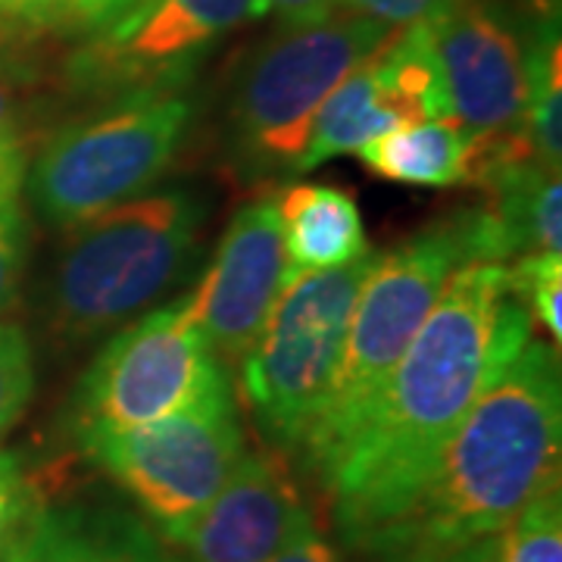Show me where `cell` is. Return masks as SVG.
I'll list each match as a JSON object with an SVG mask.
<instances>
[{"label": "cell", "instance_id": "6da1fadb", "mask_svg": "<svg viewBox=\"0 0 562 562\" xmlns=\"http://www.w3.org/2000/svg\"><path fill=\"white\" fill-rule=\"evenodd\" d=\"M528 341L531 316L503 262H469L450 276L369 419L319 479L347 547L357 550L413 501L484 387Z\"/></svg>", "mask_w": 562, "mask_h": 562}, {"label": "cell", "instance_id": "7a4b0ae2", "mask_svg": "<svg viewBox=\"0 0 562 562\" xmlns=\"http://www.w3.org/2000/svg\"><path fill=\"white\" fill-rule=\"evenodd\" d=\"M560 357L528 341L484 387L413 501L357 550L369 562H441L497 538L560 484Z\"/></svg>", "mask_w": 562, "mask_h": 562}, {"label": "cell", "instance_id": "3957f363", "mask_svg": "<svg viewBox=\"0 0 562 562\" xmlns=\"http://www.w3.org/2000/svg\"><path fill=\"white\" fill-rule=\"evenodd\" d=\"M469 262H487L479 210H460L375 257L350 313L335 382L297 450L316 482L369 419L450 276Z\"/></svg>", "mask_w": 562, "mask_h": 562}, {"label": "cell", "instance_id": "277c9868", "mask_svg": "<svg viewBox=\"0 0 562 562\" xmlns=\"http://www.w3.org/2000/svg\"><path fill=\"white\" fill-rule=\"evenodd\" d=\"M203 222L201 194L172 188L72 225L47 291L54 331L81 344L135 319L191 266Z\"/></svg>", "mask_w": 562, "mask_h": 562}, {"label": "cell", "instance_id": "5b68a950", "mask_svg": "<svg viewBox=\"0 0 562 562\" xmlns=\"http://www.w3.org/2000/svg\"><path fill=\"white\" fill-rule=\"evenodd\" d=\"M375 257L369 247L341 269L291 272L260 338L238 362V394L279 453L297 457L319 416Z\"/></svg>", "mask_w": 562, "mask_h": 562}, {"label": "cell", "instance_id": "8992f818", "mask_svg": "<svg viewBox=\"0 0 562 562\" xmlns=\"http://www.w3.org/2000/svg\"><path fill=\"white\" fill-rule=\"evenodd\" d=\"M176 88L128 91L110 110L47 140L29 172V194L41 216L72 228L160 179L191 125V101Z\"/></svg>", "mask_w": 562, "mask_h": 562}, {"label": "cell", "instance_id": "52a82bcc", "mask_svg": "<svg viewBox=\"0 0 562 562\" xmlns=\"http://www.w3.org/2000/svg\"><path fill=\"white\" fill-rule=\"evenodd\" d=\"M394 29L357 13L288 25L244 66L232 98V144L247 172H297L325 98Z\"/></svg>", "mask_w": 562, "mask_h": 562}, {"label": "cell", "instance_id": "ba28073f", "mask_svg": "<svg viewBox=\"0 0 562 562\" xmlns=\"http://www.w3.org/2000/svg\"><path fill=\"white\" fill-rule=\"evenodd\" d=\"M228 382L188 310L169 301L103 344L72 391L66 422L85 447L94 438L157 422Z\"/></svg>", "mask_w": 562, "mask_h": 562}, {"label": "cell", "instance_id": "9c48e42d", "mask_svg": "<svg viewBox=\"0 0 562 562\" xmlns=\"http://www.w3.org/2000/svg\"><path fill=\"white\" fill-rule=\"evenodd\" d=\"M166 538L198 516L247 453L232 384L157 422L81 447Z\"/></svg>", "mask_w": 562, "mask_h": 562}, {"label": "cell", "instance_id": "30bf717a", "mask_svg": "<svg viewBox=\"0 0 562 562\" xmlns=\"http://www.w3.org/2000/svg\"><path fill=\"white\" fill-rule=\"evenodd\" d=\"M419 22L447 120L479 140L528 144V29L482 0H460Z\"/></svg>", "mask_w": 562, "mask_h": 562}, {"label": "cell", "instance_id": "8fae6325", "mask_svg": "<svg viewBox=\"0 0 562 562\" xmlns=\"http://www.w3.org/2000/svg\"><path fill=\"white\" fill-rule=\"evenodd\" d=\"M257 13V0H135L72 60V81L116 98L176 88L201 54Z\"/></svg>", "mask_w": 562, "mask_h": 562}, {"label": "cell", "instance_id": "7c38bea8", "mask_svg": "<svg viewBox=\"0 0 562 562\" xmlns=\"http://www.w3.org/2000/svg\"><path fill=\"white\" fill-rule=\"evenodd\" d=\"M288 276L291 266L276 198L238 206L198 291L188 294V310L216 360L241 362L276 310Z\"/></svg>", "mask_w": 562, "mask_h": 562}, {"label": "cell", "instance_id": "4fadbf2b", "mask_svg": "<svg viewBox=\"0 0 562 562\" xmlns=\"http://www.w3.org/2000/svg\"><path fill=\"white\" fill-rule=\"evenodd\" d=\"M303 516L310 509L288 460L279 450H254L220 494L162 541L188 562H269Z\"/></svg>", "mask_w": 562, "mask_h": 562}, {"label": "cell", "instance_id": "5bb4252c", "mask_svg": "<svg viewBox=\"0 0 562 562\" xmlns=\"http://www.w3.org/2000/svg\"><path fill=\"white\" fill-rule=\"evenodd\" d=\"M0 562H188L122 506L98 501L38 503L0 550Z\"/></svg>", "mask_w": 562, "mask_h": 562}, {"label": "cell", "instance_id": "9a60e30c", "mask_svg": "<svg viewBox=\"0 0 562 562\" xmlns=\"http://www.w3.org/2000/svg\"><path fill=\"white\" fill-rule=\"evenodd\" d=\"M487 194L479 210L487 262L562 254L560 172L538 160L503 162L475 181Z\"/></svg>", "mask_w": 562, "mask_h": 562}, {"label": "cell", "instance_id": "2e32d148", "mask_svg": "<svg viewBox=\"0 0 562 562\" xmlns=\"http://www.w3.org/2000/svg\"><path fill=\"white\" fill-rule=\"evenodd\" d=\"M291 272L341 269L369 250L357 201L331 184H294L279 201Z\"/></svg>", "mask_w": 562, "mask_h": 562}, {"label": "cell", "instance_id": "e0dca14e", "mask_svg": "<svg viewBox=\"0 0 562 562\" xmlns=\"http://www.w3.org/2000/svg\"><path fill=\"white\" fill-rule=\"evenodd\" d=\"M357 157L379 179L409 188H450L469 184L475 138L450 120L406 122L366 144Z\"/></svg>", "mask_w": 562, "mask_h": 562}, {"label": "cell", "instance_id": "ac0fdd59", "mask_svg": "<svg viewBox=\"0 0 562 562\" xmlns=\"http://www.w3.org/2000/svg\"><path fill=\"white\" fill-rule=\"evenodd\" d=\"M560 16L543 13L528 25V110L525 135L535 160L560 172L562 160Z\"/></svg>", "mask_w": 562, "mask_h": 562}, {"label": "cell", "instance_id": "d6986e66", "mask_svg": "<svg viewBox=\"0 0 562 562\" xmlns=\"http://www.w3.org/2000/svg\"><path fill=\"white\" fill-rule=\"evenodd\" d=\"M501 562H562V491L547 487L501 535Z\"/></svg>", "mask_w": 562, "mask_h": 562}, {"label": "cell", "instance_id": "ffe728a7", "mask_svg": "<svg viewBox=\"0 0 562 562\" xmlns=\"http://www.w3.org/2000/svg\"><path fill=\"white\" fill-rule=\"evenodd\" d=\"M506 281L513 297L543 331L560 341L562 335V254H535L506 262Z\"/></svg>", "mask_w": 562, "mask_h": 562}, {"label": "cell", "instance_id": "44dd1931", "mask_svg": "<svg viewBox=\"0 0 562 562\" xmlns=\"http://www.w3.org/2000/svg\"><path fill=\"white\" fill-rule=\"evenodd\" d=\"M35 391L32 344L20 325L0 322V441L25 416Z\"/></svg>", "mask_w": 562, "mask_h": 562}, {"label": "cell", "instance_id": "7402d4cb", "mask_svg": "<svg viewBox=\"0 0 562 562\" xmlns=\"http://www.w3.org/2000/svg\"><path fill=\"white\" fill-rule=\"evenodd\" d=\"M38 503V487L20 453L0 450V550L20 531Z\"/></svg>", "mask_w": 562, "mask_h": 562}, {"label": "cell", "instance_id": "603a6c76", "mask_svg": "<svg viewBox=\"0 0 562 562\" xmlns=\"http://www.w3.org/2000/svg\"><path fill=\"white\" fill-rule=\"evenodd\" d=\"M29 257V220L20 198L0 206V313L13 303Z\"/></svg>", "mask_w": 562, "mask_h": 562}, {"label": "cell", "instance_id": "cb8c5ba5", "mask_svg": "<svg viewBox=\"0 0 562 562\" xmlns=\"http://www.w3.org/2000/svg\"><path fill=\"white\" fill-rule=\"evenodd\" d=\"M338 3L350 7L357 16L382 22L391 29H403L419 20H431L460 0H338Z\"/></svg>", "mask_w": 562, "mask_h": 562}, {"label": "cell", "instance_id": "d4e9b609", "mask_svg": "<svg viewBox=\"0 0 562 562\" xmlns=\"http://www.w3.org/2000/svg\"><path fill=\"white\" fill-rule=\"evenodd\" d=\"M72 20V0H0V35L10 29H57Z\"/></svg>", "mask_w": 562, "mask_h": 562}, {"label": "cell", "instance_id": "484cf974", "mask_svg": "<svg viewBox=\"0 0 562 562\" xmlns=\"http://www.w3.org/2000/svg\"><path fill=\"white\" fill-rule=\"evenodd\" d=\"M269 562H341L335 547L322 538L319 525L313 522V516H303L297 528L291 531L288 543Z\"/></svg>", "mask_w": 562, "mask_h": 562}, {"label": "cell", "instance_id": "4316f807", "mask_svg": "<svg viewBox=\"0 0 562 562\" xmlns=\"http://www.w3.org/2000/svg\"><path fill=\"white\" fill-rule=\"evenodd\" d=\"M338 0H257V13H276L284 25H313L335 13Z\"/></svg>", "mask_w": 562, "mask_h": 562}, {"label": "cell", "instance_id": "83f0119b", "mask_svg": "<svg viewBox=\"0 0 562 562\" xmlns=\"http://www.w3.org/2000/svg\"><path fill=\"white\" fill-rule=\"evenodd\" d=\"M25 147L20 138H0V206L20 198L22 179H25Z\"/></svg>", "mask_w": 562, "mask_h": 562}, {"label": "cell", "instance_id": "f1b7e54d", "mask_svg": "<svg viewBox=\"0 0 562 562\" xmlns=\"http://www.w3.org/2000/svg\"><path fill=\"white\" fill-rule=\"evenodd\" d=\"M132 3L135 0H72V10H76V20L79 22L103 29L116 16H122Z\"/></svg>", "mask_w": 562, "mask_h": 562}, {"label": "cell", "instance_id": "f546056e", "mask_svg": "<svg viewBox=\"0 0 562 562\" xmlns=\"http://www.w3.org/2000/svg\"><path fill=\"white\" fill-rule=\"evenodd\" d=\"M441 562H501V535L497 538H484V541L469 543L457 553H450Z\"/></svg>", "mask_w": 562, "mask_h": 562}, {"label": "cell", "instance_id": "4dcf8cb0", "mask_svg": "<svg viewBox=\"0 0 562 562\" xmlns=\"http://www.w3.org/2000/svg\"><path fill=\"white\" fill-rule=\"evenodd\" d=\"M16 98L10 81L0 76V138H16Z\"/></svg>", "mask_w": 562, "mask_h": 562}]
</instances>
